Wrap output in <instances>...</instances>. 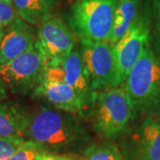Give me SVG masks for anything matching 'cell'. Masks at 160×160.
Here are the masks:
<instances>
[{"instance_id": "24", "label": "cell", "mask_w": 160, "mask_h": 160, "mask_svg": "<svg viewBox=\"0 0 160 160\" xmlns=\"http://www.w3.org/2000/svg\"><path fill=\"white\" fill-rule=\"evenodd\" d=\"M2 1H4V2H6V3H8V4H11V5H12V0H2Z\"/></svg>"}, {"instance_id": "9", "label": "cell", "mask_w": 160, "mask_h": 160, "mask_svg": "<svg viewBox=\"0 0 160 160\" xmlns=\"http://www.w3.org/2000/svg\"><path fill=\"white\" fill-rule=\"evenodd\" d=\"M123 160H160V121L147 117L120 144Z\"/></svg>"}, {"instance_id": "4", "label": "cell", "mask_w": 160, "mask_h": 160, "mask_svg": "<svg viewBox=\"0 0 160 160\" xmlns=\"http://www.w3.org/2000/svg\"><path fill=\"white\" fill-rule=\"evenodd\" d=\"M118 2L74 0L66 13V24L79 42H109Z\"/></svg>"}, {"instance_id": "17", "label": "cell", "mask_w": 160, "mask_h": 160, "mask_svg": "<svg viewBox=\"0 0 160 160\" xmlns=\"http://www.w3.org/2000/svg\"><path fill=\"white\" fill-rule=\"evenodd\" d=\"M151 28L153 30L150 35V46L155 53L160 58V0H151Z\"/></svg>"}, {"instance_id": "23", "label": "cell", "mask_w": 160, "mask_h": 160, "mask_svg": "<svg viewBox=\"0 0 160 160\" xmlns=\"http://www.w3.org/2000/svg\"><path fill=\"white\" fill-rule=\"evenodd\" d=\"M4 34H5V29H1L0 28V43L2 41V38L4 37Z\"/></svg>"}, {"instance_id": "10", "label": "cell", "mask_w": 160, "mask_h": 160, "mask_svg": "<svg viewBox=\"0 0 160 160\" xmlns=\"http://www.w3.org/2000/svg\"><path fill=\"white\" fill-rule=\"evenodd\" d=\"M38 39L46 52L49 62L68 56L75 48V37L66 22L52 16L42 23Z\"/></svg>"}, {"instance_id": "20", "label": "cell", "mask_w": 160, "mask_h": 160, "mask_svg": "<svg viewBox=\"0 0 160 160\" xmlns=\"http://www.w3.org/2000/svg\"><path fill=\"white\" fill-rule=\"evenodd\" d=\"M18 18L12 5L0 0V28L6 29Z\"/></svg>"}, {"instance_id": "1", "label": "cell", "mask_w": 160, "mask_h": 160, "mask_svg": "<svg viewBox=\"0 0 160 160\" xmlns=\"http://www.w3.org/2000/svg\"><path fill=\"white\" fill-rule=\"evenodd\" d=\"M24 139L39 144L46 152L68 155L84 150L90 136L84 118L41 107L29 113Z\"/></svg>"}, {"instance_id": "19", "label": "cell", "mask_w": 160, "mask_h": 160, "mask_svg": "<svg viewBox=\"0 0 160 160\" xmlns=\"http://www.w3.org/2000/svg\"><path fill=\"white\" fill-rule=\"evenodd\" d=\"M25 139L21 137H0V160H9Z\"/></svg>"}, {"instance_id": "13", "label": "cell", "mask_w": 160, "mask_h": 160, "mask_svg": "<svg viewBox=\"0 0 160 160\" xmlns=\"http://www.w3.org/2000/svg\"><path fill=\"white\" fill-rule=\"evenodd\" d=\"M29 113L16 103L0 102V137L24 138Z\"/></svg>"}, {"instance_id": "7", "label": "cell", "mask_w": 160, "mask_h": 160, "mask_svg": "<svg viewBox=\"0 0 160 160\" xmlns=\"http://www.w3.org/2000/svg\"><path fill=\"white\" fill-rule=\"evenodd\" d=\"M152 8L151 0L142 2L141 10L126 34L115 45L117 62L122 84L125 83L132 67L150 44Z\"/></svg>"}, {"instance_id": "18", "label": "cell", "mask_w": 160, "mask_h": 160, "mask_svg": "<svg viewBox=\"0 0 160 160\" xmlns=\"http://www.w3.org/2000/svg\"><path fill=\"white\" fill-rule=\"evenodd\" d=\"M46 152L39 144L29 140H25L9 160H35L40 154Z\"/></svg>"}, {"instance_id": "16", "label": "cell", "mask_w": 160, "mask_h": 160, "mask_svg": "<svg viewBox=\"0 0 160 160\" xmlns=\"http://www.w3.org/2000/svg\"><path fill=\"white\" fill-rule=\"evenodd\" d=\"M78 160H123L120 148L111 141L89 144Z\"/></svg>"}, {"instance_id": "21", "label": "cell", "mask_w": 160, "mask_h": 160, "mask_svg": "<svg viewBox=\"0 0 160 160\" xmlns=\"http://www.w3.org/2000/svg\"><path fill=\"white\" fill-rule=\"evenodd\" d=\"M35 160H77L69 155L56 154L51 152H44L40 154Z\"/></svg>"}, {"instance_id": "22", "label": "cell", "mask_w": 160, "mask_h": 160, "mask_svg": "<svg viewBox=\"0 0 160 160\" xmlns=\"http://www.w3.org/2000/svg\"><path fill=\"white\" fill-rule=\"evenodd\" d=\"M7 98H8V89L0 77V102L5 101Z\"/></svg>"}, {"instance_id": "5", "label": "cell", "mask_w": 160, "mask_h": 160, "mask_svg": "<svg viewBox=\"0 0 160 160\" xmlns=\"http://www.w3.org/2000/svg\"><path fill=\"white\" fill-rule=\"evenodd\" d=\"M49 61L38 39L29 51L0 66V77L16 95L33 93L45 78Z\"/></svg>"}, {"instance_id": "15", "label": "cell", "mask_w": 160, "mask_h": 160, "mask_svg": "<svg viewBox=\"0 0 160 160\" xmlns=\"http://www.w3.org/2000/svg\"><path fill=\"white\" fill-rule=\"evenodd\" d=\"M142 0H118L109 43L116 45L129 30L141 10Z\"/></svg>"}, {"instance_id": "6", "label": "cell", "mask_w": 160, "mask_h": 160, "mask_svg": "<svg viewBox=\"0 0 160 160\" xmlns=\"http://www.w3.org/2000/svg\"><path fill=\"white\" fill-rule=\"evenodd\" d=\"M78 49L86 64L93 91H105L123 86L114 44L81 41Z\"/></svg>"}, {"instance_id": "14", "label": "cell", "mask_w": 160, "mask_h": 160, "mask_svg": "<svg viewBox=\"0 0 160 160\" xmlns=\"http://www.w3.org/2000/svg\"><path fill=\"white\" fill-rule=\"evenodd\" d=\"M57 0H12L18 17L31 26H38L53 16Z\"/></svg>"}, {"instance_id": "3", "label": "cell", "mask_w": 160, "mask_h": 160, "mask_svg": "<svg viewBox=\"0 0 160 160\" xmlns=\"http://www.w3.org/2000/svg\"><path fill=\"white\" fill-rule=\"evenodd\" d=\"M91 129L104 140H117L126 134L133 112L124 86L95 92L86 118Z\"/></svg>"}, {"instance_id": "2", "label": "cell", "mask_w": 160, "mask_h": 160, "mask_svg": "<svg viewBox=\"0 0 160 160\" xmlns=\"http://www.w3.org/2000/svg\"><path fill=\"white\" fill-rule=\"evenodd\" d=\"M131 104L133 118L137 114L160 116V58L149 44L123 84Z\"/></svg>"}, {"instance_id": "11", "label": "cell", "mask_w": 160, "mask_h": 160, "mask_svg": "<svg viewBox=\"0 0 160 160\" xmlns=\"http://www.w3.org/2000/svg\"><path fill=\"white\" fill-rule=\"evenodd\" d=\"M32 95L46 100L56 109L86 118V110L78 93L72 86L64 82L44 78Z\"/></svg>"}, {"instance_id": "8", "label": "cell", "mask_w": 160, "mask_h": 160, "mask_svg": "<svg viewBox=\"0 0 160 160\" xmlns=\"http://www.w3.org/2000/svg\"><path fill=\"white\" fill-rule=\"evenodd\" d=\"M44 78L64 82L72 86L82 100L86 118L95 92L92 87L90 77L78 48H74L62 60L49 62Z\"/></svg>"}, {"instance_id": "12", "label": "cell", "mask_w": 160, "mask_h": 160, "mask_svg": "<svg viewBox=\"0 0 160 160\" xmlns=\"http://www.w3.org/2000/svg\"><path fill=\"white\" fill-rule=\"evenodd\" d=\"M38 35L31 25L18 18L5 29L0 43V66L29 51L35 46Z\"/></svg>"}]
</instances>
